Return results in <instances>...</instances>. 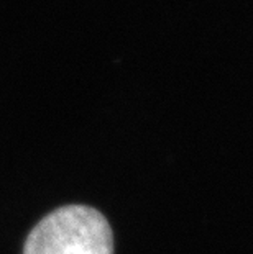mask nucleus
I'll use <instances>...</instances> for the list:
<instances>
[{
	"label": "nucleus",
	"instance_id": "obj_1",
	"mask_svg": "<svg viewBox=\"0 0 253 254\" xmlns=\"http://www.w3.org/2000/svg\"><path fill=\"white\" fill-rule=\"evenodd\" d=\"M23 254H114V235L95 208L68 205L31 230Z\"/></svg>",
	"mask_w": 253,
	"mask_h": 254
}]
</instances>
